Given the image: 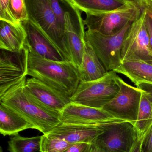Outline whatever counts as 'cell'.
Wrapping results in <instances>:
<instances>
[{"mask_svg":"<svg viewBox=\"0 0 152 152\" xmlns=\"http://www.w3.org/2000/svg\"><path fill=\"white\" fill-rule=\"evenodd\" d=\"M142 90L137 120L134 125L139 139L142 138L152 124L151 99L148 92Z\"/></svg>","mask_w":152,"mask_h":152,"instance_id":"cell-21","label":"cell"},{"mask_svg":"<svg viewBox=\"0 0 152 152\" xmlns=\"http://www.w3.org/2000/svg\"><path fill=\"white\" fill-rule=\"evenodd\" d=\"M130 152H141V139L137 140Z\"/></svg>","mask_w":152,"mask_h":152,"instance_id":"cell-32","label":"cell"},{"mask_svg":"<svg viewBox=\"0 0 152 152\" xmlns=\"http://www.w3.org/2000/svg\"></svg>","mask_w":152,"mask_h":152,"instance_id":"cell-36","label":"cell"},{"mask_svg":"<svg viewBox=\"0 0 152 152\" xmlns=\"http://www.w3.org/2000/svg\"><path fill=\"white\" fill-rule=\"evenodd\" d=\"M137 88L148 92L150 94V96H151L152 102V85L151 84H145V83H144V84L139 85L137 87Z\"/></svg>","mask_w":152,"mask_h":152,"instance_id":"cell-31","label":"cell"},{"mask_svg":"<svg viewBox=\"0 0 152 152\" xmlns=\"http://www.w3.org/2000/svg\"><path fill=\"white\" fill-rule=\"evenodd\" d=\"M66 9L64 42L71 62L79 68L85 48V30L81 12L68 0H62Z\"/></svg>","mask_w":152,"mask_h":152,"instance_id":"cell-7","label":"cell"},{"mask_svg":"<svg viewBox=\"0 0 152 152\" xmlns=\"http://www.w3.org/2000/svg\"><path fill=\"white\" fill-rule=\"evenodd\" d=\"M10 0H0V20L17 25L18 22L12 15L10 7Z\"/></svg>","mask_w":152,"mask_h":152,"instance_id":"cell-26","label":"cell"},{"mask_svg":"<svg viewBox=\"0 0 152 152\" xmlns=\"http://www.w3.org/2000/svg\"><path fill=\"white\" fill-rule=\"evenodd\" d=\"M29 129H35L33 125L24 117L1 103L0 133L2 135L12 136Z\"/></svg>","mask_w":152,"mask_h":152,"instance_id":"cell-18","label":"cell"},{"mask_svg":"<svg viewBox=\"0 0 152 152\" xmlns=\"http://www.w3.org/2000/svg\"><path fill=\"white\" fill-rule=\"evenodd\" d=\"M92 144L77 143L74 144L62 152H91Z\"/></svg>","mask_w":152,"mask_h":152,"instance_id":"cell-28","label":"cell"},{"mask_svg":"<svg viewBox=\"0 0 152 152\" xmlns=\"http://www.w3.org/2000/svg\"><path fill=\"white\" fill-rule=\"evenodd\" d=\"M49 2L58 25L65 33L66 9L63 2L62 0H49Z\"/></svg>","mask_w":152,"mask_h":152,"instance_id":"cell-25","label":"cell"},{"mask_svg":"<svg viewBox=\"0 0 152 152\" xmlns=\"http://www.w3.org/2000/svg\"><path fill=\"white\" fill-rule=\"evenodd\" d=\"M103 132V129L100 125H78L61 122L48 134L62 138L70 143L93 144Z\"/></svg>","mask_w":152,"mask_h":152,"instance_id":"cell-15","label":"cell"},{"mask_svg":"<svg viewBox=\"0 0 152 152\" xmlns=\"http://www.w3.org/2000/svg\"><path fill=\"white\" fill-rule=\"evenodd\" d=\"M26 3L29 20L44 32L66 60L71 61L64 42L65 33L57 23L49 0H26Z\"/></svg>","mask_w":152,"mask_h":152,"instance_id":"cell-6","label":"cell"},{"mask_svg":"<svg viewBox=\"0 0 152 152\" xmlns=\"http://www.w3.org/2000/svg\"><path fill=\"white\" fill-rule=\"evenodd\" d=\"M41 136L25 137L19 134L12 136L8 142L10 152H42Z\"/></svg>","mask_w":152,"mask_h":152,"instance_id":"cell-22","label":"cell"},{"mask_svg":"<svg viewBox=\"0 0 152 152\" xmlns=\"http://www.w3.org/2000/svg\"><path fill=\"white\" fill-rule=\"evenodd\" d=\"M118 76L117 73L111 71L95 80L80 81L70 97L71 102L102 108L119 91Z\"/></svg>","mask_w":152,"mask_h":152,"instance_id":"cell-3","label":"cell"},{"mask_svg":"<svg viewBox=\"0 0 152 152\" xmlns=\"http://www.w3.org/2000/svg\"><path fill=\"white\" fill-rule=\"evenodd\" d=\"M139 7L152 19V0H140Z\"/></svg>","mask_w":152,"mask_h":152,"instance_id":"cell-29","label":"cell"},{"mask_svg":"<svg viewBox=\"0 0 152 152\" xmlns=\"http://www.w3.org/2000/svg\"><path fill=\"white\" fill-rule=\"evenodd\" d=\"M10 7L14 18L18 22L28 20L26 0H10Z\"/></svg>","mask_w":152,"mask_h":152,"instance_id":"cell-24","label":"cell"},{"mask_svg":"<svg viewBox=\"0 0 152 152\" xmlns=\"http://www.w3.org/2000/svg\"><path fill=\"white\" fill-rule=\"evenodd\" d=\"M26 37L22 23L14 25L0 20V49L18 51L25 47Z\"/></svg>","mask_w":152,"mask_h":152,"instance_id":"cell-16","label":"cell"},{"mask_svg":"<svg viewBox=\"0 0 152 152\" xmlns=\"http://www.w3.org/2000/svg\"><path fill=\"white\" fill-rule=\"evenodd\" d=\"M78 70L80 81L82 82L98 79L108 72L104 68L92 46L87 41L82 63Z\"/></svg>","mask_w":152,"mask_h":152,"instance_id":"cell-19","label":"cell"},{"mask_svg":"<svg viewBox=\"0 0 152 152\" xmlns=\"http://www.w3.org/2000/svg\"><path fill=\"white\" fill-rule=\"evenodd\" d=\"M28 61L29 50L26 45L17 52L1 49L0 96L26 79Z\"/></svg>","mask_w":152,"mask_h":152,"instance_id":"cell-10","label":"cell"},{"mask_svg":"<svg viewBox=\"0 0 152 152\" xmlns=\"http://www.w3.org/2000/svg\"><path fill=\"white\" fill-rule=\"evenodd\" d=\"M25 87L43 105L60 114L71 102L70 96L33 77L26 80Z\"/></svg>","mask_w":152,"mask_h":152,"instance_id":"cell-14","label":"cell"},{"mask_svg":"<svg viewBox=\"0 0 152 152\" xmlns=\"http://www.w3.org/2000/svg\"><path fill=\"white\" fill-rule=\"evenodd\" d=\"M0 152H3V150L1 147H0Z\"/></svg>","mask_w":152,"mask_h":152,"instance_id":"cell-35","label":"cell"},{"mask_svg":"<svg viewBox=\"0 0 152 152\" xmlns=\"http://www.w3.org/2000/svg\"><path fill=\"white\" fill-rule=\"evenodd\" d=\"M141 14L139 6L129 3L110 11L86 13L84 21L87 29L104 34H113L121 30L128 23L134 21Z\"/></svg>","mask_w":152,"mask_h":152,"instance_id":"cell-5","label":"cell"},{"mask_svg":"<svg viewBox=\"0 0 152 152\" xmlns=\"http://www.w3.org/2000/svg\"><path fill=\"white\" fill-rule=\"evenodd\" d=\"M114 71L126 76L137 87L144 83L152 85V64L146 61H124Z\"/></svg>","mask_w":152,"mask_h":152,"instance_id":"cell-17","label":"cell"},{"mask_svg":"<svg viewBox=\"0 0 152 152\" xmlns=\"http://www.w3.org/2000/svg\"><path fill=\"white\" fill-rule=\"evenodd\" d=\"M103 129L93 143L108 152H130L139 139L135 127L126 121L100 125Z\"/></svg>","mask_w":152,"mask_h":152,"instance_id":"cell-8","label":"cell"},{"mask_svg":"<svg viewBox=\"0 0 152 152\" xmlns=\"http://www.w3.org/2000/svg\"><path fill=\"white\" fill-rule=\"evenodd\" d=\"M73 144L62 138L50 134H43L41 138V151L62 152Z\"/></svg>","mask_w":152,"mask_h":152,"instance_id":"cell-23","label":"cell"},{"mask_svg":"<svg viewBox=\"0 0 152 152\" xmlns=\"http://www.w3.org/2000/svg\"><path fill=\"white\" fill-rule=\"evenodd\" d=\"M141 139V152H152V124Z\"/></svg>","mask_w":152,"mask_h":152,"instance_id":"cell-27","label":"cell"},{"mask_svg":"<svg viewBox=\"0 0 152 152\" xmlns=\"http://www.w3.org/2000/svg\"><path fill=\"white\" fill-rule=\"evenodd\" d=\"M117 94L102 107L115 118L131 122L134 126L138 115L142 90L127 83L119 76Z\"/></svg>","mask_w":152,"mask_h":152,"instance_id":"cell-11","label":"cell"},{"mask_svg":"<svg viewBox=\"0 0 152 152\" xmlns=\"http://www.w3.org/2000/svg\"><path fill=\"white\" fill-rule=\"evenodd\" d=\"M133 22L113 34H104L90 29L86 31V41L92 46L107 72L114 71L121 64L123 42Z\"/></svg>","mask_w":152,"mask_h":152,"instance_id":"cell-4","label":"cell"},{"mask_svg":"<svg viewBox=\"0 0 152 152\" xmlns=\"http://www.w3.org/2000/svg\"><path fill=\"white\" fill-rule=\"evenodd\" d=\"M126 1H128L129 2L139 6V3L140 0H126Z\"/></svg>","mask_w":152,"mask_h":152,"instance_id":"cell-34","label":"cell"},{"mask_svg":"<svg viewBox=\"0 0 152 152\" xmlns=\"http://www.w3.org/2000/svg\"><path fill=\"white\" fill-rule=\"evenodd\" d=\"M22 24L27 34L25 45L29 49L48 59L67 61L58 47L36 24L29 20Z\"/></svg>","mask_w":152,"mask_h":152,"instance_id":"cell-13","label":"cell"},{"mask_svg":"<svg viewBox=\"0 0 152 152\" xmlns=\"http://www.w3.org/2000/svg\"><path fill=\"white\" fill-rule=\"evenodd\" d=\"M142 11V10H141ZM146 12L142 11L127 33L121 50V62L141 60L152 64V49L145 24Z\"/></svg>","mask_w":152,"mask_h":152,"instance_id":"cell-9","label":"cell"},{"mask_svg":"<svg viewBox=\"0 0 152 152\" xmlns=\"http://www.w3.org/2000/svg\"><path fill=\"white\" fill-rule=\"evenodd\" d=\"M26 81L25 79L0 96V102L24 117L35 129L47 134L61 122L60 114L48 109L30 94L25 87Z\"/></svg>","mask_w":152,"mask_h":152,"instance_id":"cell-1","label":"cell"},{"mask_svg":"<svg viewBox=\"0 0 152 152\" xmlns=\"http://www.w3.org/2000/svg\"><path fill=\"white\" fill-rule=\"evenodd\" d=\"M60 119L62 123L95 126L124 121L115 118L102 108L90 107L71 102L62 110Z\"/></svg>","mask_w":152,"mask_h":152,"instance_id":"cell-12","label":"cell"},{"mask_svg":"<svg viewBox=\"0 0 152 152\" xmlns=\"http://www.w3.org/2000/svg\"><path fill=\"white\" fill-rule=\"evenodd\" d=\"M91 152H108L95 143L92 144Z\"/></svg>","mask_w":152,"mask_h":152,"instance_id":"cell-33","label":"cell"},{"mask_svg":"<svg viewBox=\"0 0 152 152\" xmlns=\"http://www.w3.org/2000/svg\"><path fill=\"white\" fill-rule=\"evenodd\" d=\"M85 13H97L113 10L131 3L126 0H68Z\"/></svg>","mask_w":152,"mask_h":152,"instance_id":"cell-20","label":"cell"},{"mask_svg":"<svg viewBox=\"0 0 152 152\" xmlns=\"http://www.w3.org/2000/svg\"><path fill=\"white\" fill-rule=\"evenodd\" d=\"M28 49V75L39 80L71 97L80 82L78 68L71 61L48 59Z\"/></svg>","mask_w":152,"mask_h":152,"instance_id":"cell-2","label":"cell"},{"mask_svg":"<svg viewBox=\"0 0 152 152\" xmlns=\"http://www.w3.org/2000/svg\"><path fill=\"white\" fill-rule=\"evenodd\" d=\"M145 21L148 35H149L150 44L152 49V19L149 15H147L146 13Z\"/></svg>","mask_w":152,"mask_h":152,"instance_id":"cell-30","label":"cell"}]
</instances>
